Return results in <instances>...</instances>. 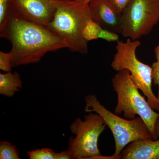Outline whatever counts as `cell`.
<instances>
[{"instance_id":"e0dca14e","label":"cell","mask_w":159,"mask_h":159,"mask_svg":"<svg viewBox=\"0 0 159 159\" xmlns=\"http://www.w3.org/2000/svg\"><path fill=\"white\" fill-rule=\"evenodd\" d=\"M119 35L118 33L102 29L99 35V39H101L108 42H114L119 40Z\"/></svg>"},{"instance_id":"3957f363","label":"cell","mask_w":159,"mask_h":159,"mask_svg":"<svg viewBox=\"0 0 159 159\" xmlns=\"http://www.w3.org/2000/svg\"><path fill=\"white\" fill-rule=\"evenodd\" d=\"M112 84L117 95V104L115 114L123 113L125 119L141 117L148 127L152 138L158 139L155 132V125L159 114L155 111L148 104L145 97L139 93L134 84L129 72L127 70L119 71L111 79Z\"/></svg>"},{"instance_id":"5b68a950","label":"cell","mask_w":159,"mask_h":159,"mask_svg":"<svg viewBox=\"0 0 159 159\" xmlns=\"http://www.w3.org/2000/svg\"><path fill=\"white\" fill-rule=\"evenodd\" d=\"M84 101V111L99 114L110 129L115 140L114 154L116 156L121 157L122 149L131 142L139 139H152L147 125L141 117L132 119L121 118L106 108L94 94L86 96Z\"/></svg>"},{"instance_id":"277c9868","label":"cell","mask_w":159,"mask_h":159,"mask_svg":"<svg viewBox=\"0 0 159 159\" xmlns=\"http://www.w3.org/2000/svg\"><path fill=\"white\" fill-rule=\"evenodd\" d=\"M141 45L139 40L128 38L126 41L119 40L116 46V52L111 64L114 70H127L134 85L147 97L152 108L159 111V99L152 89V68L138 59L136 51Z\"/></svg>"},{"instance_id":"d6986e66","label":"cell","mask_w":159,"mask_h":159,"mask_svg":"<svg viewBox=\"0 0 159 159\" xmlns=\"http://www.w3.org/2000/svg\"><path fill=\"white\" fill-rule=\"evenodd\" d=\"M117 11L122 13L131 0H108Z\"/></svg>"},{"instance_id":"44dd1931","label":"cell","mask_w":159,"mask_h":159,"mask_svg":"<svg viewBox=\"0 0 159 159\" xmlns=\"http://www.w3.org/2000/svg\"><path fill=\"white\" fill-rule=\"evenodd\" d=\"M155 132L157 137L159 138V118L157 119L155 125Z\"/></svg>"},{"instance_id":"8992f818","label":"cell","mask_w":159,"mask_h":159,"mask_svg":"<svg viewBox=\"0 0 159 159\" xmlns=\"http://www.w3.org/2000/svg\"><path fill=\"white\" fill-rule=\"evenodd\" d=\"M99 114L89 112L84 119L77 118L70 126L71 133L75 137L69 139L67 150L72 159H107L100 154L98 140L106 126Z\"/></svg>"},{"instance_id":"ba28073f","label":"cell","mask_w":159,"mask_h":159,"mask_svg":"<svg viewBox=\"0 0 159 159\" xmlns=\"http://www.w3.org/2000/svg\"><path fill=\"white\" fill-rule=\"evenodd\" d=\"M58 0H9V9L20 17L48 26L57 10Z\"/></svg>"},{"instance_id":"9c48e42d","label":"cell","mask_w":159,"mask_h":159,"mask_svg":"<svg viewBox=\"0 0 159 159\" xmlns=\"http://www.w3.org/2000/svg\"><path fill=\"white\" fill-rule=\"evenodd\" d=\"M89 7L91 19L102 29L121 34L122 13L117 11L108 0H91Z\"/></svg>"},{"instance_id":"5bb4252c","label":"cell","mask_w":159,"mask_h":159,"mask_svg":"<svg viewBox=\"0 0 159 159\" xmlns=\"http://www.w3.org/2000/svg\"><path fill=\"white\" fill-rule=\"evenodd\" d=\"M30 159H54L55 152L49 148H42L27 152Z\"/></svg>"},{"instance_id":"7a4b0ae2","label":"cell","mask_w":159,"mask_h":159,"mask_svg":"<svg viewBox=\"0 0 159 159\" xmlns=\"http://www.w3.org/2000/svg\"><path fill=\"white\" fill-rule=\"evenodd\" d=\"M89 3L82 0H58L57 10L48 27L62 37L67 48L82 54L88 53V42L82 35L91 19Z\"/></svg>"},{"instance_id":"8fae6325","label":"cell","mask_w":159,"mask_h":159,"mask_svg":"<svg viewBox=\"0 0 159 159\" xmlns=\"http://www.w3.org/2000/svg\"><path fill=\"white\" fill-rule=\"evenodd\" d=\"M22 81L16 72L0 74V94L7 97H12L22 87Z\"/></svg>"},{"instance_id":"ac0fdd59","label":"cell","mask_w":159,"mask_h":159,"mask_svg":"<svg viewBox=\"0 0 159 159\" xmlns=\"http://www.w3.org/2000/svg\"><path fill=\"white\" fill-rule=\"evenodd\" d=\"M9 9V0H0V26L6 19Z\"/></svg>"},{"instance_id":"9a60e30c","label":"cell","mask_w":159,"mask_h":159,"mask_svg":"<svg viewBox=\"0 0 159 159\" xmlns=\"http://www.w3.org/2000/svg\"><path fill=\"white\" fill-rule=\"evenodd\" d=\"M157 61L154 62L152 66V82L155 85H158L157 96V97L159 99V44L154 50Z\"/></svg>"},{"instance_id":"603a6c76","label":"cell","mask_w":159,"mask_h":159,"mask_svg":"<svg viewBox=\"0 0 159 159\" xmlns=\"http://www.w3.org/2000/svg\"><path fill=\"white\" fill-rule=\"evenodd\" d=\"M68 1H73V0H68Z\"/></svg>"},{"instance_id":"4fadbf2b","label":"cell","mask_w":159,"mask_h":159,"mask_svg":"<svg viewBox=\"0 0 159 159\" xmlns=\"http://www.w3.org/2000/svg\"><path fill=\"white\" fill-rule=\"evenodd\" d=\"M19 155L15 145L6 141L0 142V159H20Z\"/></svg>"},{"instance_id":"2e32d148","label":"cell","mask_w":159,"mask_h":159,"mask_svg":"<svg viewBox=\"0 0 159 159\" xmlns=\"http://www.w3.org/2000/svg\"><path fill=\"white\" fill-rule=\"evenodd\" d=\"M12 68L10 53L0 51V70L7 73L11 72Z\"/></svg>"},{"instance_id":"52a82bcc","label":"cell","mask_w":159,"mask_h":159,"mask_svg":"<svg viewBox=\"0 0 159 159\" xmlns=\"http://www.w3.org/2000/svg\"><path fill=\"white\" fill-rule=\"evenodd\" d=\"M122 20L123 37L135 40L148 35L159 22V0H131Z\"/></svg>"},{"instance_id":"7c38bea8","label":"cell","mask_w":159,"mask_h":159,"mask_svg":"<svg viewBox=\"0 0 159 159\" xmlns=\"http://www.w3.org/2000/svg\"><path fill=\"white\" fill-rule=\"evenodd\" d=\"M102 29L99 24L91 19L84 27L82 31V36L88 42L98 39Z\"/></svg>"},{"instance_id":"6da1fadb","label":"cell","mask_w":159,"mask_h":159,"mask_svg":"<svg viewBox=\"0 0 159 159\" xmlns=\"http://www.w3.org/2000/svg\"><path fill=\"white\" fill-rule=\"evenodd\" d=\"M0 36L11 43L12 67L41 60L47 53L67 48L64 39L47 26L20 17L9 9Z\"/></svg>"},{"instance_id":"30bf717a","label":"cell","mask_w":159,"mask_h":159,"mask_svg":"<svg viewBox=\"0 0 159 159\" xmlns=\"http://www.w3.org/2000/svg\"><path fill=\"white\" fill-rule=\"evenodd\" d=\"M120 156L122 159H159V139L135 140L122 149Z\"/></svg>"},{"instance_id":"7402d4cb","label":"cell","mask_w":159,"mask_h":159,"mask_svg":"<svg viewBox=\"0 0 159 159\" xmlns=\"http://www.w3.org/2000/svg\"><path fill=\"white\" fill-rule=\"evenodd\" d=\"M82 1H84V2H87L89 3L91 0H82Z\"/></svg>"},{"instance_id":"ffe728a7","label":"cell","mask_w":159,"mask_h":159,"mask_svg":"<svg viewBox=\"0 0 159 159\" xmlns=\"http://www.w3.org/2000/svg\"><path fill=\"white\" fill-rule=\"evenodd\" d=\"M54 159H72V157L70 153L67 149L61 152H55Z\"/></svg>"}]
</instances>
